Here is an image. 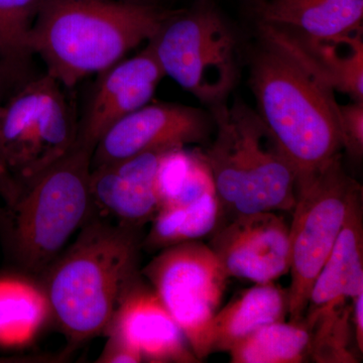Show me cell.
Listing matches in <instances>:
<instances>
[{"mask_svg": "<svg viewBox=\"0 0 363 363\" xmlns=\"http://www.w3.org/2000/svg\"><path fill=\"white\" fill-rule=\"evenodd\" d=\"M358 182L344 169L341 155L311 175L297 181L290 224V321H302L315 279L342 230L355 198Z\"/></svg>", "mask_w": 363, "mask_h": 363, "instance_id": "cell-8", "label": "cell"}, {"mask_svg": "<svg viewBox=\"0 0 363 363\" xmlns=\"http://www.w3.org/2000/svg\"><path fill=\"white\" fill-rule=\"evenodd\" d=\"M209 247L229 279L274 281L290 271V224L279 212H259L222 222Z\"/></svg>", "mask_w": 363, "mask_h": 363, "instance_id": "cell-11", "label": "cell"}, {"mask_svg": "<svg viewBox=\"0 0 363 363\" xmlns=\"http://www.w3.org/2000/svg\"><path fill=\"white\" fill-rule=\"evenodd\" d=\"M297 42L310 67L333 90L347 94L353 101H363L362 30L342 37Z\"/></svg>", "mask_w": 363, "mask_h": 363, "instance_id": "cell-20", "label": "cell"}, {"mask_svg": "<svg viewBox=\"0 0 363 363\" xmlns=\"http://www.w3.org/2000/svg\"><path fill=\"white\" fill-rule=\"evenodd\" d=\"M143 240L142 229L94 212L73 245L43 272L51 316L71 348L105 334L124 295L143 278Z\"/></svg>", "mask_w": 363, "mask_h": 363, "instance_id": "cell-1", "label": "cell"}, {"mask_svg": "<svg viewBox=\"0 0 363 363\" xmlns=\"http://www.w3.org/2000/svg\"><path fill=\"white\" fill-rule=\"evenodd\" d=\"M339 123L343 149L359 160L363 155V101L339 104Z\"/></svg>", "mask_w": 363, "mask_h": 363, "instance_id": "cell-24", "label": "cell"}, {"mask_svg": "<svg viewBox=\"0 0 363 363\" xmlns=\"http://www.w3.org/2000/svg\"><path fill=\"white\" fill-rule=\"evenodd\" d=\"M105 334L128 344L143 362H200L180 327L143 277L124 295Z\"/></svg>", "mask_w": 363, "mask_h": 363, "instance_id": "cell-13", "label": "cell"}, {"mask_svg": "<svg viewBox=\"0 0 363 363\" xmlns=\"http://www.w3.org/2000/svg\"><path fill=\"white\" fill-rule=\"evenodd\" d=\"M99 363H140L143 362V358L128 344L108 334V339L101 354L97 358Z\"/></svg>", "mask_w": 363, "mask_h": 363, "instance_id": "cell-25", "label": "cell"}, {"mask_svg": "<svg viewBox=\"0 0 363 363\" xmlns=\"http://www.w3.org/2000/svg\"><path fill=\"white\" fill-rule=\"evenodd\" d=\"M214 130L212 116L177 104H149L112 124L98 140L91 168L128 157L204 143Z\"/></svg>", "mask_w": 363, "mask_h": 363, "instance_id": "cell-10", "label": "cell"}, {"mask_svg": "<svg viewBox=\"0 0 363 363\" xmlns=\"http://www.w3.org/2000/svg\"><path fill=\"white\" fill-rule=\"evenodd\" d=\"M44 0H0V66L20 74L30 57L33 26Z\"/></svg>", "mask_w": 363, "mask_h": 363, "instance_id": "cell-23", "label": "cell"}, {"mask_svg": "<svg viewBox=\"0 0 363 363\" xmlns=\"http://www.w3.org/2000/svg\"><path fill=\"white\" fill-rule=\"evenodd\" d=\"M64 89L45 74L0 104V160L20 191L77 142L79 121Z\"/></svg>", "mask_w": 363, "mask_h": 363, "instance_id": "cell-7", "label": "cell"}, {"mask_svg": "<svg viewBox=\"0 0 363 363\" xmlns=\"http://www.w3.org/2000/svg\"><path fill=\"white\" fill-rule=\"evenodd\" d=\"M173 11L126 0H44L30 33L48 75L73 88L156 38Z\"/></svg>", "mask_w": 363, "mask_h": 363, "instance_id": "cell-3", "label": "cell"}, {"mask_svg": "<svg viewBox=\"0 0 363 363\" xmlns=\"http://www.w3.org/2000/svg\"><path fill=\"white\" fill-rule=\"evenodd\" d=\"M50 316L43 286L21 277H0V346L32 342Z\"/></svg>", "mask_w": 363, "mask_h": 363, "instance_id": "cell-19", "label": "cell"}, {"mask_svg": "<svg viewBox=\"0 0 363 363\" xmlns=\"http://www.w3.org/2000/svg\"><path fill=\"white\" fill-rule=\"evenodd\" d=\"M100 74L85 116L79 121L77 143L92 152L112 124L150 104L164 76L150 43L140 54Z\"/></svg>", "mask_w": 363, "mask_h": 363, "instance_id": "cell-12", "label": "cell"}, {"mask_svg": "<svg viewBox=\"0 0 363 363\" xmlns=\"http://www.w3.org/2000/svg\"><path fill=\"white\" fill-rule=\"evenodd\" d=\"M352 320L354 326L355 343L360 353H363V293L353 298Z\"/></svg>", "mask_w": 363, "mask_h": 363, "instance_id": "cell-27", "label": "cell"}, {"mask_svg": "<svg viewBox=\"0 0 363 363\" xmlns=\"http://www.w3.org/2000/svg\"><path fill=\"white\" fill-rule=\"evenodd\" d=\"M13 78V76L9 72L0 66V104H1L4 87ZM18 193H20V187L9 175L0 160V205L2 206L11 205L18 197Z\"/></svg>", "mask_w": 363, "mask_h": 363, "instance_id": "cell-26", "label": "cell"}, {"mask_svg": "<svg viewBox=\"0 0 363 363\" xmlns=\"http://www.w3.org/2000/svg\"><path fill=\"white\" fill-rule=\"evenodd\" d=\"M211 191L213 182L202 152H189L185 147L162 155L157 174L159 210L188 204Z\"/></svg>", "mask_w": 363, "mask_h": 363, "instance_id": "cell-22", "label": "cell"}, {"mask_svg": "<svg viewBox=\"0 0 363 363\" xmlns=\"http://www.w3.org/2000/svg\"><path fill=\"white\" fill-rule=\"evenodd\" d=\"M92 150L76 142L63 159L0 205V233L16 266L43 274L94 214L90 192Z\"/></svg>", "mask_w": 363, "mask_h": 363, "instance_id": "cell-5", "label": "cell"}, {"mask_svg": "<svg viewBox=\"0 0 363 363\" xmlns=\"http://www.w3.org/2000/svg\"><path fill=\"white\" fill-rule=\"evenodd\" d=\"M164 152H143L91 168L90 192L95 212L135 228L143 229L152 221L159 211L157 174Z\"/></svg>", "mask_w": 363, "mask_h": 363, "instance_id": "cell-14", "label": "cell"}, {"mask_svg": "<svg viewBox=\"0 0 363 363\" xmlns=\"http://www.w3.org/2000/svg\"><path fill=\"white\" fill-rule=\"evenodd\" d=\"M363 293L362 195L351 205L328 259L313 283L303 321L310 325Z\"/></svg>", "mask_w": 363, "mask_h": 363, "instance_id": "cell-15", "label": "cell"}, {"mask_svg": "<svg viewBox=\"0 0 363 363\" xmlns=\"http://www.w3.org/2000/svg\"><path fill=\"white\" fill-rule=\"evenodd\" d=\"M311 334L304 321L267 324L229 350L233 363H302L310 360Z\"/></svg>", "mask_w": 363, "mask_h": 363, "instance_id": "cell-21", "label": "cell"}, {"mask_svg": "<svg viewBox=\"0 0 363 363\" xmlns=\"http://www.w3.org/2000/svg\"><path fill=\"white\" fill-rule=\"evenodd\" d=\"M201 362L212 352V322L229 277L209 245L181 243L160 250L140 269Z\"/></svg>", "mask_w": 363, "mask_h": 363, "instance_id": "cell-9", "label": "cell"}, {"mask_svg": "<svg viewBox=\"0 0 363 363\" xmlns=\"http://www.w3.org/2000/svg\"><path fill=\"white\" fill-rule=\"evenodd\" d=\"M262 30L267 43L252 60L250 86L257 112L298 181L340 155L339 104L333 88L279 33Z\"/></svg>", "mask_w": 363, "mask_h": 363, "instance_id": "cell-2", "label": "cell"}, {"mask_svg": "<svg viewBox=\"0 0 363 363\" xmlns=\"http://www.w3.org/2000/svg\"><path fill=\"white\" fill-rule=\"evenodd\" d=\"M164 76L202 104H223L240 76L238 42L208 0L174 11L149 42Z\"/></svg>", "mask_w": 363, "mask_h": 363, "instance_id": "cell-6", "label": "cell"}, {"mask_svg": "<svg viewBox=\"0 0 363 363\" xmlns=\"http://www.w3.org/2000/svg\"><path fill=\"white\" fill-rule=\"evenodd\" d=\"M289 315L288 290L274 284H255L238 294L212 322V352H229L257 329L284 321Z\"/></svg>", "mask_w": 363, "mask_h": 363, "instance_id": "cell-17", "label": "cell"}, {"mask_svg": "<svg viewBox=\"0 0 363 363\" xmlns=\"http://www.w3.org/2000/svg\"><path fill=\"white\" fill-rule=\"evenodd\" d=\"M259 13L262 25L298 40L328 39L362 30L363 0H269Z\"/></svg>", "mask_w": 363, "mask_h": 363, "instance_id": "cell-16", "label": "cell"}, {"mask_svg": "<svg viewBox=\"0 0 363 363\" xmlns=\"http://www.w3.org/2000/svg\"><path fill=\"white\" fill-rule=\"evenodd\" d=\"M126 1L136 2V4H157L159 0H126Z\"/></svg>", "mask_w": 363, "mask_h": 363, "instance_id": "cell-28", "label": "cell"}, {"mask_svg": "<svg viewBox=\"0 0 363 363\" xmlns=\"http://www.w3.org/2000/svg\"><path fill=\"white\" fill-rule=\"evenodd\" d=\"M224 221L216 192L211 191L181 206L162 208L152 220L143 248L156 252L164 248L210 238Z\"/></svg>", "mask_w": 363, "mask_h": 363, "instance_id": "cell-18", "label": "cell"}, {"mask_svg": "<svg viewBox=\"0 0 363 363\" xmlns=\"http://www.w3.org/2000/svg\"><path fill=\"white\" fill-rule=\"evenodd\" d=\"M212 109L214 140L202 157L224 221L259 212H292L297 175L259 113L240 102Z\"/></svg>", "mask_w": 363, "mask_h": 363, "instance_id": "cell-4", "label": "cell"}]
</instances>
